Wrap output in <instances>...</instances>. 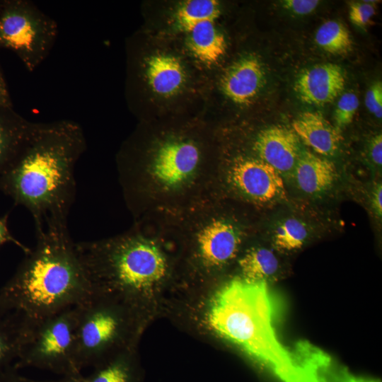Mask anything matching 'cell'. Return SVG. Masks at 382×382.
<instances>
[{
	"mask_svg": "<svg viewBox=\"0 0 382 382\" xmlns=\"http://www.w3.org/2000/svg\"><path fill=\"white\" fill-rule=\"evenodd\" d=\"M86 149L77 122H35L0 180V190L30 212L35 228L67 224L76 194L74 168Z\"/></svg>",
	"mask_w": 382,
	"mask_h": 382,
	"instance_id": "1",
	"label": "cell"
},
{
	"mask_svg": "<svg viewBox=\"0 0 382 382\" xmlns=\"http://www.w3.org/2000/svg\"><path fill=\"white\" fill-rule=\"evenodd\" d=\"M35 246L0 289V316L37 322L84 302L90 287L67 224L35 228Z\"/></svg>",
	"mask_w": 382,
	"mask_h": 382,
	"instance_id": "2",
	"label": "cell"
},
{
	"mask_svg": "<svg viewBox=\"0 0 382 382\" xmlns=\"http://www.w3.org/2000/svg\"><path fill=\"white\" fill-rule=\"evenodd\" d=\"M276 308L265 281L236 279L214 296L210 327L286 382H301L296 356L280 342L274 328Z\"/></svg>",
	"mask_w": 382,
	"mask_h": 382,
	"instance_id": "3",
	"label": "cell"
},
{
	"mask_svg": "<svg viewBox=\"0 0 382 382\" xmlns=\"http://www.w3.org/2000/svg\"><path fill=\"white\" fill-rule=\"evenodd\" d=\"M77 323V306L34 322L14 367H35L62 376L81 375L76 352Z\"/></svg>",
	"mask_w": 382,
	"mask_h": 382,
	"instance_id": "4",
	"label": "cell"
},
{
	"mask_svg": "<svg viewBox=\"0 0 382 382\" xmlns=\"http://www.w3.org/2000/svg\"><path fill=\"white\" fill-rule=\"evenodd\" d=\"M58 34L57 22L28 0L0 3V47L14 52L30 72L49 55Z\"/></svg>",
	"mask_w": 382,
	"mask_h": 382,
	"instance_id": "5",
	"label": "cell"
},
{
	"mask_svg": "<svg viewBox=\"0 0 382 382\" xmlns=\"http://www.w3.org/2000/svg\"><path fill=\"white\" fill-rule=\"evenodd\" d=\"M108 297L92 295L77 306L76 360L81 370L104 361L122 335L125 319Z\"/></svg>",
	"mask_w": 382,
	"mask_h": 382,
	"instance_id": "6",
	"label": "cell"
},
{
	"mask_svg": "<svg viewBox=\"0 0 382 382\" xmlns=\"http://www.w3.org/2000/svg\"><path fill=\"white\" fill-rule=\"evenodd\" d=\"M230 179L238 190L255 201L268 202L285 195L281 173L260 159H238L231 167Z\"/></svg>",
	"mask_w": 382,
	"mask_h": 382,
	"instance_id": "7",
	"label": "cell"
},
{
	"mask_svg": "<svg viewBox=\"0 0 382 382\" xmlns=\"http://www.w3.org/2000/svg\"><path fill=\"white\" fill-rule=\"evenodd\" d=\"M344 70L336 64L315 65L302 71L294 83V91L304 103L323 106L332 102L344 90Z\"/></svg>",
	"mask_w": 382,
	"mask_h": 382,
	"instance_id": "8",
	"label": "cell"
},
{
	"mask_svg": "<svg viewBox=\"0 0 382 382\" xmlns=\"http://www.w3.org/2000/svg\"><path fill=\"white\" fill-rule=\"evenodd\" d=\"M199 158V150L192 142H166L156 154L152 168L154 175L164 185L174 187L192 174Z\"/></svg>",
	"mask_w": 382,
	"mask_h": 382,
	"instance_id": "9",
	"label": "cell"
},
{
	"mask_svg": "<svg viewBox=\"0 0 382 382\" xmlns=\"http://www.w3.org/2000/svg\"><path fill=\"white\" fill-rule=\"evenodd\" d=\"M254 146L260 160L280 173L295 168L302 152L296 133L283 126H272L261 130Z\"/></svg>",
	"mask_w": 382,
	"mask_h": 382,
	"instance_id": "10",
	"label": "cell"
},
{
	"mask_svg": "<svg viewBox=\"0 0 382 382\" xmlns=\"http://www.w3.org/2000/svg\"><path fill=\"white\" fill-rule=\"evenodd\" d=\"M265 83V70L255 56H245L234 62L221 79L224 93L237 104H247L259 93Z\"/></svg>",
	"mask_w": 382,
	"mask_h": 382,
	"instance_id": "11",
	"label": "cell"
},
{
	"mask_svg": "<svg viewBox=\"0 0 382 382\" xmlns=\"http://www.w3.org/2000/svg\"><path fill=\"white\" fill-rule=\"evenodd\" d=\"M197 241L204 262L210 266H220L236 255L240 237L232 224L224 220H215L199 231Z\"/></svg>",
	"mask_w": 382,
	"mask_h": 382,
	"instance_id": "12",
	"label": "cell"
},
{
	"mask_svg": "<svg viewBox=\"0 0 382 382\" xmlns=\"http://www.w3.org/2000/svg\"><path fill=\"white\" fill-rule=\"evenodd\" d=\"M292 128L306 145L323 156L334 155L342 139L340 132L318 112L301 113L293 121Z\"/></svg>",
	"mask_w": 382,
	"mask_h": 382,
	"instance_id": "13",
	"label": "cell"
},
{
	"mask_svg": "<svg viewBox=\"0 0 382 382\" xmlns=\"http://www.w3.org/2000/svg\"><path fill=\"white\" fill-rule=\"evenodd\" d=\"M35 124L17 113L12 106H0V180L30 134Z\"/></svg>",
	"mask_w": 382,
	"mask_h": 382,
	"instance_id": "14",
	"label": "cell"
},
{
	"mask_svg": "<svg viewBox=\"0 0 382 382\" xmlns=\"http://www.w3.org/2000/svg\"><path fill=\"white\" fill-rule=\"evenodd\" d=\"M294 168L299 187L308 195L328 190L337 177L336 168L330 161L306 151L301 152Z\"/></svg>",
	"mask_w": 382,
	"mask_h": 382,
	"instance_id": "15",
	"label": "cell"
},
{
	"mask_svg": "<svg viewBox=\"0 0 382 382\" xmlns=\"http://www.w3.org/2000/svg\"><path fill=\"white\" fill-rule=\"evenodd\" d=\"M33 325L18 313L0 316V375L14 366Z\"/></svg>",
	"mask_w": 382,
	"mask_h": 382,
	"instance_id": "16",
	"label": "cell"
},
{
	"mask_svg": "<svg viewBox=\"0 0 382 382\" xmlns=\"http://www.w3.org/2000/svg\"><path fill=\"white\" fill-rule=\"evenodd\" d=\"M146 74L154 92L170 96L176 92L184 81V73L180 62L170 55L156 54L149 58Z\"/></svg>",
	"mask_w": 382,
	"mask_h": 382,
	"instance_id": "17",
	"label": "cell"
},
{
	"mask_svg": "<svg viewBox=\"0 0 382 382\" xmlns=\"http://www.w3.org/2000/svg\"><path fill=\"white\" fill-rule=\"evenodd\" d=\"M189 47L201 62L207 64L216 62L224 54L226 41L214 21H204L196 24L189 32Z\"/></svg>",
	"mask_w": 382,
	"mask_h": 382,
	"instance_id": "18",
	"label": "cell"
},
{
	"mask_svg": "<svg viewBox=\"0 0 382 382\" xmlns=\"http://www.w3.org/2000/svg\"><path fill=\"white\" fill-rule=\"evenodd\" d=\"M239 265L244 279L262 281L277 272L278 260L271 250L257 248L249 250L239 260Z\"/></svg>",
	"mask_w": 382,
	"mask_h": 382,
	"instance_id": "19",
	"label": "cell"
},
{
	"mask_svg": "<svg viewBox=\"0 0 382 382\" xmlns=\"http://www.w3.org/2000/svg\"><path fill=\"white\" fill-rule=\"evenodd\" d=\"M219 13V6L216 1L190 0L181 4L177 10L175 19L180 29L189 32L202 21H214Z\"/></svg>",
	"mask_w": 382,
	"mask_h": 382,
	"instance_id": "20",
	"label": "cell"
},
{
	"mask_svg": "<svg viewBox=\"0 0 382 382\" xmlns=\"http://www.w3.org/2000/svg\"><path fill=\"white\" fill-rule=\"evenodd\" d=\"M316 44L332 54H344L351 51L352 40L347 28L337 21L325 22L315 35Z\"/></svg>",
	"mask_w": 382,
	"mask_h": 382,
	"instance_id": "21",
	"label": "cell"
},
{
	"mask_svg": "<svg viewBox=\"0 0 382 382\" xmlns=\"http://www.w3.org/2000/svg\"><path fill=\"white\" fill-rule=\"evenodd\" d=\"M308 231L304 223L291 218L284 220L275 229L274 243L281 250H292L300 248L305 243Z\"/></svg>",
	"mask_w": 382,
	"mask_h": 382,
	"instance_id": "22",
	"label": "cell"
},
{
	"mask_svg": "<svg viewBox=\"0 0 382 382\" xmlns=\"http://www.w3.org/2000/svg\"><path fill=\"white\" fill-rule=\"evenodd\" d=\"M94 368L86 377L87 382H135L132 366L124 358L105 361Z\"/></svg>",
	"mask_w": 382,
	"mask_h": 382,
	"instance_id": "23",
	"label": "cell"
},
{
	"mask_svg": "<svg viewBox=\"0 0 382 382\" xmlns=\"http://www.w3.org/2000/svg\"><path fill=\"white\" fill-rule=\"evenodd\" d=\"M359 104L358 97L354 93L347 92L342 95L334 113L335 127L339 132L352 122Z\"/></svg>",
	"mask_w": 382,
	"mask_h": 382,
	"instance_id": "24",
	"label": "cell"
},
{
	"mask_svg": "<svg viewBox=\"0 0 382 382\" xmlns=\"http://www.w3.org/2000/svg\"><path fill=\"white\" fill-rule=\"evenodd\" d=\"M376 9L374 1H353L349 4V18L356 26L364 28L375 14Z\"/></svg>",
	"mask_w": 382,
	"mask_h": 382,
	"instance_id": "25",
	"label": "cell"
},
{
	"mask_svg": "<svg viewBox=\"0 0 382 382\" xmlns=\"http://www.w3.org/2000/svg\"><path fill=\"white\" fill-rule=\"evenodd\" d=\"M365 105L367 109L377 118L382 117V83L377 81L371 85L365 95Z\"/></svg>",
	"mask_w": 382,
	"mask_h": 382,
	"instance_id": "26",
	"label": "cell"
},
{
	"mask_svg": "<svg viewBox=\"0 0 382 382\" xmlns=\"http://www.w3.org/2000/svg\"><path fill=\"white\" fill-rule=\"evenodd\" d=\"M317 0H286L282 1L284 8L297 15H307L319 4Z\"/></svg>",
	"mask_w": 382,
	"mask_h": 382,
	"instance_id": "27",
	"label": "cell"
},
{
	"mask_svg": "<svg viewBox=\"0 0 382 382\" xmlns=\"http://www.w3.org/2000/svg\"><path fill=\"white\" fill-rule=\"evenodd\" d=\"M369 155L371 161L378 166L382 164V135L374 136L369 143Z\"/></svg>",
	"mask_w": 382,
	"mask_h": 382,
	"instance_id": "28",
	"label": "cell"
},
{
	"mask_svg": "<svg viewBox=\"0 0 382 382\" xmlns=\"http://www.w3.org/2000/svg\"><path fill=\"white\" fill-rule=\"evenodd\" d=\"M0 382H44L25 377L18 373L14 366L10 367L0 375Z\"/></svg>",
	"mask_w": 382,
	"mask_h": 382,
	"instance_id": "29",
	"label": "cell"
},
{
	"mask_svg": "<svg viewBox=\"0 0 382 382\" xmlns=\"http://www.w3.org/2000/svg\"><path fill=\"white\" fill-rule=\"evenodd\" d=\"M371 203L374 213L381 219L382 215V185L381 183L375 187L372 192Z\"/></svg>",
	"mask_w": 382,
	"mask_h": 382,
	"instance_id": "30",
	"label": "cell"
},
{
	"mask_svg": "<svg viewBox=\"0 0 382 382\" xmlns=\"http://www.w3.org/2000/svg\"><path fill=\"white\" fill-rule=\"evenodd\" d=\"M9 241L15 243L21 247L25 253H27L30 250L11 236L7 227L6 218H3L0 219V246L4 243Z\"/></svg>",
	"mask_w": 382,
	"mask_h": 382,
	"instance_id": "31",
	"label": "cell"
},
{
	"mask_svg": "<svg viewBox=\"0 0 382 382\" xmlns=\"http://www.w3.org/2000/svg\"><path fill=\"white\" fill-rule=\"evenodd\" d=\"M0 106H12L10 96L4 79V77L0 71Z\"/></svg>",
	"mask_w": 382,
	"mask_h": 382,
	"instance_id": "32",
	"label": "cell"
},
{
	"mask_svg": "<svg viewBox=\"0 0 382 382\" xmlns=\"http://www.w3.org/2000/svg\"><path fill=\"white\" fill-rule=\"evenodd\" d=\"M44 382H87L86 377L82 374L71 376H62L60 379L56 381H49Z\"/></svg>",
	"mask_w": 382,
	"mask_h": 382,
	"instance_id": "33",
	"label": "cell"
}]
</instances>
